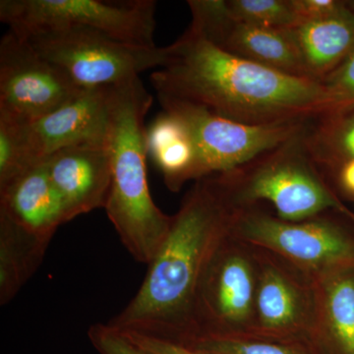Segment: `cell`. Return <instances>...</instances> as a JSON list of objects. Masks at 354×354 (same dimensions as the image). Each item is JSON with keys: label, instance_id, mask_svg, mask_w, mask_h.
<instances>
[{"label": "cell", "instance_id": "cell-18", "mask_svg": "<svg viewBox=\"0 0 354 354\" xmlns=\"http://www.w3.org/2000/svg\"><path fill=\"white\" fill-rule=\"evenodd\" d=\"M147 146L167 187L178 192L195 180L197 151L189 130L176 116L162 111L147 128Z\"/></svg>", "mask_w": 354, "mask_h": 354}, {"label": "cell", "instance_id": "cell-9", "mask_svg": "<svg viewBox=\"0 0 354 354\" xmlns=\"http://www.w3.org/2000/svg\"><path fill=\"white\" fill-rule=\"evenodd\" d=\"M256 286L252 246L235 239L232 232L214 255L200 283L195 339L248 335L253 326Z\"/></svg>", "mask_w": 354, "mask_h": 354}, {"label": "cell", "instance_id": "cell-27", "mask_svg": "<svg viewBox=\"0 0 354 354\" xmlns=\"http://www.w3.org/2000/svg\"><path fill=\"white\" fill-rule=\"evenodd\" d=\"M120 332L135 346H138L148 354H215L185 346V344H176V342L165 341V339H158V337H151V335L139 334V333L123 332V330H120Z\"/></svg>", "mask_w": 354, "mask_h": 354}, {"label": "cell", "instance_id": "cell-20", "mask_svg": "<svg viewBox=\"0 0 354 354\" xmlns=\"http://www.w3.org/2000/svg\"><path fill=\"white\" fill-rule=\"evenodd\" d=\"M304 138L320 167L335 169L354 160V106L332 109L310 120Z\"/></svg>", "mask_w": 354, "mask_h": 354}, {"label": "cell", "instance_id": "cell-15", "mask_svg": "<svg viewBox=\"0 0 354 354\" xmlns=\"http://www.w3.org/2000/svg\"><path fill=\"white\" fill-rule=\"evenodd\" d=\"M0 214L28 232L48 239L68 221L44 160L0 186Z\"/></svg>", "mask_w": 354, "mask_h": 354}, {"label": "cell", "instance_id": "cell-12", "mask_svg": "<svg viewBox=\"0 0 354 354\" xmlns=\"http://www.w3.org/2000/svg\"><path fill=\"white\" fill-rule=\"evenodd\" d=\"M187 4L191 29L221 50L288 75L308 78L292 29H265L237 20L225 0H189Z\"/></svg>", "mask_w": 354, "mask_h": 354}, {"label": "cell", "instance_id": "cell-6", "mask_svg": "<svg viewBox=\"0 0 354 354\" xmlns=\"http://www.w3.org/2000/svg\"><path fill=\"white\" fill-rule=\"evenodd\" d=\"M232 235L279 256L312 278L354 264V234L328 214L288 221L260 206L237 208Z\"/></svg>", "mask_w": 354, "mask_h": 354}, {"label": "cell", "instance_id": "cell-5", "mask_svg": "<svg viewBox=\"0 0 354 354\" xmlns=\"http://www.w3.org/2000/svg\"><path fill=\"white\" fill-rule=\"evenodd\" d=\"M83 88L113 87L165 64L167 46H134L84 28L17 35Z\"/></svg>", "mask_w": 354, "mask_h": 354}, {"label": "cell", "instance_id": "cell-21", "mask_svg": "<svg viewBox=\"0 0 354 354\" xmlns=\"http://www.w3.org/2000/svg\"><path fill=\"white\" fill-rule=\"evenodd\" d=\"M185 346L215 354H325L311 339L271 341L244 335L202 337Z\"/></svg>", "mask_w": 354, "mask_h": 354}, {"label": "cell", "instance_id": "cell-10", "mask_svg": "<svg viewBox=\"0 0 354 354\" xmlns=\"http://www.w3.org/2000/svg\"><path fill=\"white\" fill-rule=\"evenodd\" d=\"M252 248L257 286L252 329L244 337L313 339L315 279L269 251Z\"/></svg>", "mask_w": 354, "mask_h": 354}, {"label": "cell", "instance_id": "cell-16", "mask_svg": "<svg viewBox=\"0 0 354 354\" xmlns=\"http://www.w3.org/2000/svg\"><path fill=\"white\" fill-rule=\"evenodd\" d=\"M314 279L313 341L325 354H354V264Z\"/></svg>", "mask_w": 354, "mask_h": 354}, {"label": "cell", "instance_id": "cell-8", "mask_svg": "<svg viewBox=\"0 0 354 354\" xmlns=\"http://www.w3.org/2000/svg\"><path fill=\"white\" fill-rule=\"evenodd\" d=\"M162 111L189 130L197 151L195 181L248 164L301 131L308 121L253 125L223 118L208 109L158 95Z\"/></svg>", "mask_w": 354, "mask_h": 354}, {"label": "cell", "instance_id": "cell-24", "mask_svg": "<svg viewBox=\"0 0 354 354\" xmlns=\"http://www.w3.org/2000/svg\"><path fill=\"white\" fill-rule=\"evenodd\" d=\"M320 83L327 91L335 108L354 106V50Z\"/></svg>", "mask_w": 354, "mask_h": 354}, {"label": "cell", "instance_id": "cell-4", "mask_svg": "<svg viewBox=\"0 0 354 354\" xmlns=\"http://www.w3.org/2000/svg\"><path fill=\"white\" fill-rule=\"evenodd\" d=\"M306 127L248 164L215 174L235 208L267 202L283 221L309 220L333 212L354 223V214L337 196L310 155L304 138Z\"/></svg>", "mask_w": 354, "mask_h": 354}, {"label": "cell", "instance_id": "cell-25", "mask_svg": "<svg viewBox=\"0 0 354 354\" xmlns=\"http://www.w3.org/2000/svg\"><path fill=\"white\" fill-rule=\"evenodd\" d=\"M88 339L99 354H148L109 324L97 323L91 326Z\"/></svg>", "mask_w": 354, "mask_h": 354}, {"label": "cell", "instance_id": "cell-7", "mask_svg": "<svg viewBox=\"0 0 354 354\" xmlns=\"http://www.w3.org/2000/svg\"><path fill=\"white\" fill-rule=\"evenodd\" d=\"M153 0H1L0 20L26 35L55 28H84L134 46H156Z\"/></svg>", "mask_w": 354, "mask_h": 354}, {"label": "cell", "instance_id": "cell-22", "mask_svg": "<svg viewBox=\"0 0 354 354\" xmlns=\"http://www.w3.org/2000/svg\"><path fill=\"white\" fill-rule=\"evenodd\" d=\"M228 11L237 20L265 29H295L301 25L290 0H225Z\"/></svg>", "mask_w": 354, "mask_h": 354}, {"label": "cell", "instance_id": "cell-14", "mask_svg": "<svg viewBox=\"0 0 354 354\" xmlns=\"http://www.w3.org/2000/svg\"><path fill=\"white\" fill-rule=\"evenodd\" d=\"M44 162L68 221L94 209H104L111 184L106 142L67 147L48 156Z\"/></svg>", "mask_w": 354, "mask_h": 354}, {"label": "cell", "instance_id": "cell-19", "mask_svg": "<svg viewBox=\"0 0 354 354\" xmlns=\"http://www.w3.org/2000/svg\"><path fill=\"white\" fill-rule=\"evenodd\" d=\"M51 239L0 214V305L8 304L38 271Z\"/></svg>", "mask_w": 354, "mask_h": 354}, {"label": "cell", "instance_id": "cell-17", "mask_svg": "<svg viewBox=\"0 0 354 354\" xmlns=\"http://www.w3.org/2000/svg\"><path fill=\"white\" fill-rule=\"evenodd\" d=\"M307 76L321 82L354 50V13L307 22L291 30Z\"/></svg>", "mask_w": 354, "mask_h": 354}, {"label": "cell", "instance_id": "cell-2", "mask_svg": "<svg viewBox=\"0 0 354 354\" xmlns=\"http://www.w3.org/2000/svg\"><path fill=\"white\" fill-rule=\"evenodd\" d=\"M216 176L204 177L184 197L167 239L135 297L108 324L123 332L189 344L197 337L200 283L236 215Z\"/></svg>", "mask_w": 354, "mask_h": 354}, {"label": "cell", "instance_id": "cell-13", "mask_svg": "<svg viewBox=\"0 0 354 354\" xmlns=\"http://www.w3.org/2000/svg\"><path fill=\"white\" fill-rule=\"evenodd\" d=\"M111 91V87L85 88L43 118L20 123L29 167L67 147L106 142Z\"/></svg>", "mask_w": 354, "mask_h": 354}, {"label": "cell", "instance_id": "cell-3", "mask_svg": "<svg viewBox=\"0 0 354 354\" xmlns=\"http://www.w3.org/2000/svg\"><path fill=\"white\" fill-rule=\"evenodd\" d=\"M152 104V95L140 77L113 86L106 139L111 184L104 209L128 252L147 266L172 223V216L158 208L149 189L145 118Z\"/></svg>", "mask_w": 354, "mask_h": 354}, {"label": "cell", "instance_id": "cell-23", "mask_svg": "<svg viewBox=\"0 0 354 354\" xmlns=\"http://www.w3.org/2000/svg\"><path fill=\"white\" fill-rule=\"evenodd\" d=\"M20 135V123L0 115V186L29 169Z\"/></svg>", "mask_w": 354, "mask_h": 354}, {"label": "cell", "instance_id": "cell-11", "mask_svg": "<svg viewBox=\"0 0 354 354\" xmlns=\"http://www.w3.org/2000/svg\"><path fill=\"white\" fill-rule=\"evenodd\" d=\"M82 91L25 39L11 31L2 37L0 115L30 123L59 108Z\"/></svg>", "mask_w": 354, "mask_h": 354}, {"label": "cell", "instance_id": "cell-26", "mask_svg": "<svg viewBox=\"0 0 354 354\" xmlns=\"http://www.w3.org/2000/svg\"><path fill=\"white\" fill-rule=\"evenodd\" d=\"M290 3L301 24L328 19L348 9L346 2L335 0H290Z\"/></svg>", "mask_w": 354, "mask_h": 354}, {"label": "cell", "instance_id": "cell-1", "mask_svg": "<svg viewBox=\"0 0 354 354\" xmlns=\"http://www.w3.org/2000/svg\"><path fill=\"white\" fill-rule=\"evenodd\" d=\"M151 81L158 95L246 124L308 121L337 109L318 81L235 57L190 27L167 46Z\"/></svg>", "mask_w": 354, "mask_h": 354}, {"label": "cell", "instance_id": "cell-28", "mask_svg": "<svg viewBox=\"0 0 354 354\" xmlns=\"http://www.w3.org/2000/svg\"><path fill=\"white\" fill-rule=\"evenodd\" d=\"M341 181L342 186L354 194V160H349L342 167Z\"/></svg>", "mask_w": 354, "mask_h": 354}]
</instances>
